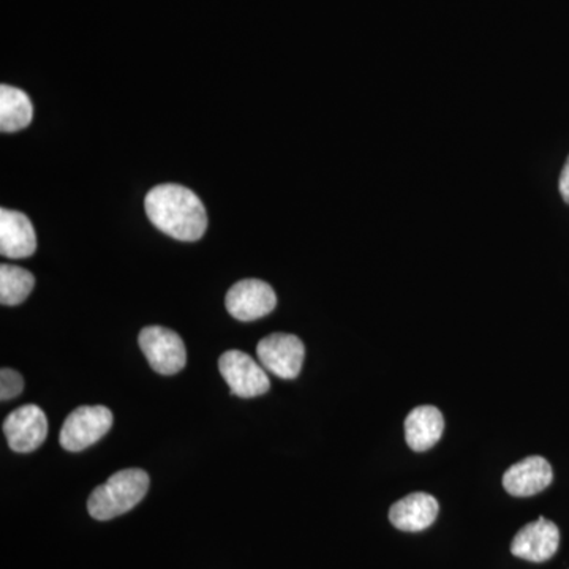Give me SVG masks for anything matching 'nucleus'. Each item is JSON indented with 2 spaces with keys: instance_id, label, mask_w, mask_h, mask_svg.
<instances>
[{
  "instance_id": "obj_2",
  "label": "nucleus",
  "mask_w": 569,
  "mask_h": 569,
  "mask_svg": "<svg viewBox=\"0 0 569 569\" xmlns=\"http://www.w3.org/2000/svg\"><path fill=\"white\" fill-rule=\"evenodd\" d=\"M149 489V475L141 468H126L93 489L88 511L96 520H111L137 507Z\"/></svg>"
},
{
  "instance_id": "obj_8",
  "label": "nucleus",
  "mask_w": 569,
  "mask_h": 569,
  "mask_svg": "<svg viewBox=\"0 0 569 569\" xmlns=\"http://www.w3.org/2000/svg\"><path fill=\"white\" fill-rule=\"evenodd\" d=\"M3 433L10 449L20 455L36 451L48 436V419L39 406H22L7 417Z\"/></svg>"
},
{
  "instance_id": "obj_4",
  "label": "nucleus",
  "mask_w": 569,
  "mask_h": 569,
  "mask_svg": "<svg viewBox=\"0 0 569 569\" xmlns=\"http://www.w3.org/2000/svg\"><path fill=\"white\" fill-rule=\"evenodd\" d=\"M138 342L149 365L160 376H176L187 362L186 346L179 335L162 326L142 329Z\"/></svg>"
},
{
  "instance_id": "obj_1",
  "label": "nucleus",
  "mask_w": 569,
  "mask_h": 569,
  "mask_svg": "<svg viewBox=\"0 0 569 569\" xmlns=\"http://www.w3.org/2000/svg\"><path fill=\"white\" fill-rule=\"evenodd\" d=\"M144 209L160 231L178 241H198L208 228V213L200 198L178 183L153 187L146 194Z\"/></svg>"
},
{
  "instance_id": "obj_5",
  "label": "nucleus",
  "mask_w": 569,
  "mask_h": 569,
  "mask_svg": "<svg viewBox=\"0 0 569 569\" xmlns=\"http://www.w3.org/2000/svg\"><path fill=\"white\" fill-rule=\"evenodd\" d=\"M257 355L264 370L283 380H293L301 373L306 348L299 337L276 332L260 340Z\"/></svg>"
},
{
  "instance_id": "obj_11",
  "label": "nucleus",
  "mask_w": 569,
  "mask_h": 569,
  "mask_svg": "<svg viewBox=\"0 0 569 569\" xmlns=\"http://www.w3.org/2000/svg\"><path fill=\"white\" fill-rule=\"evenodd\" d=\"M440 511L437 498L425 492H413L396 501L389 511V520L396 529L417 533L429 529Z\"/></svg>"
},
{
  "instance_id": "obj_13",
  "label": "nucleus",
  "mask_w": 569,
  "mask_h": 569,
  "mask_svg": "<svg viewBox=\"0 0 569 569\" xmlns=\"http://www.w3.org/2000/svg\"><path fill=\"white\" fill-rule=\"evenodd\" d=\"M443 430V415L433 406L413 408L406 419V440L408 447L417 452L436 447Z\"/></svg>"
},
{
  "instance_id": "obj_17",
  "label": "nucleus",
  "mask_w": 569,
  "mask_h": 569,
  "mask_svg": "<svg viewBox=\"0 0 569 569\" xmlns=\"http://www.w3.org/2000/svg\"><path fill=\"white\" fill-rule=\"evenodd\" d=\"M560 193L563 200L569 204V157L560 176Z\"/></svg>"
},
{
  "instance_id": "obj_9",
  "label": "nucleus",
  "mask_w": 569,
  "mask_h": 569,
  "mask_svg": "<svg viewBox=\"0 0 569 569\" xmlns=\"http://www.w3.org/2000/svg\"><path fill=\"white\" fill-rule=\"evenodd\" d=\"M560 545V530L545 518L527 523L511 542V553L518 559L542 563L556 556Z\"/></svg>"
},
{
  "instance_id": "obj_7",
  "label": "nucleus",
  "mask_w": 569,
  "mask_h": 569,
  "mask_svg": "<svg viewBox=\"0 0 569 569\" xmlns=\"http://www.w3.org/2000/svg\"><path fill=\"white\" fill-rule=\"evenodd\" d=\"M224 306L236 320L254 321L276 309L277 296L271 284L263 280L246 279L230 288Z\"/></svg>"
},
{
  "instance_id": "obj_15",
  "label": "nucleus",
  "mask_w": 569,
  "mask_h": 569,
  "mask_svg": "<svg viewBox=\"0 0 569 569\" xmlns=\"http://www.w3.org/2000/svg\"><path fill=\"white\" fill-rule=\"evenodd\" d=\"M36 279L28 269L20 266H0V302L3 306H18L32 293Z\"/></svg>"
},
{
  "instance_id": "obj_16",
  "label": "nucleus",
  "mask_w": 569,
  "mask_h": 569,
  "mask_svg": "<svg viewBox=\"0 0 569 569\" xmlns=\"http://www.w3.org/2000/svg\"><path fill=\"white\" fill-rule=\"evenodd\" d=\"M22 388H24V380L17 370L9 369V367H3L0 370V399H14L21 395Z\"/></svg>"
},
{
  "instance_id": "obj_6",
  "label": "nucleus",
  "mask_w": 569,
  "mask_h": 569,
  "mask_svg": "<svg viewBox=\"0 0 569 569\" xmlns=\"http://www.w3.org/2000/svg\"><path fill=\"white\" fill-rule=\"evenodd\" d=\"M219 370L233 396L250 399L266 395L271 388L264 367L242 351L230 350L220 356Z\"/></svg>"
},
{
  "instance_id": "obj_3",
  "label": "nucleus",
  "mask_w": 569,
  "mask_h": 569,
  "mask_svg": "<svg viewBox=\"0 0 569 569\" xmlns=\"http://www.w3.org/2000/svg\"><path fill=\"white\" fill-rule=\"evenodd\" d=\"M112 426V413L103 406H84L71 411L63 422L61 436L62 448L70 452H80L102 440Z\"/></svg>"
},
{
  "instance_id": "obj_14",
  "label": "nucleus",
  "mask_w": 569,
  "mask_h": 569,
  "mask_svg": "<svg viewBox=\"0 0 569 569\" xmlns=\"http://www.w3.org/2000/svg\"><path fill=\"white\" fill-rule=\"evenodd\" d=\"M33 107L28 93L13 86H0V130L20 132L32 122Z\"/></svg>"
},
{
  "instance_id": "obj_12",
  "label": "nucleus",
  "mask_w": 569,
  "mask_h": 569,
  "mask_svg": "<svg viewBox=\"0 0 569 569\" xmlns=\"http://www.w3.org/2000/svg\"><path fill=\"white\" fill-rule=\"evenodd\" d=\"M36 249V230L28 216L11 209H0V253L20 260L31 257Z\"/></svg>"
},
{
  "instance_id": "obj_10",
  "label": "nucleus",
  "mask_w": 569,
  "mask_h": 569,
  "mask_svg": "<svg viewBox=\"0 0 569 569\" xmlns=\"http://www.w3.org/2000/svg\"><path fill=\"white\" fill-rule=\"evenodd\" d=\"M553 471L541 456H530L509 467L503 477V486L515 497H531L552 485Z\"/></svg>"
}]
</instances>
